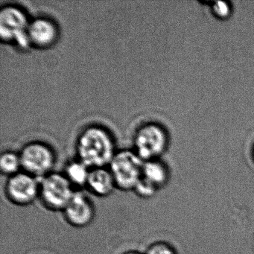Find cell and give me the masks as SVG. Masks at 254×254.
<instances>
[{
    "mask_svg": "<svg viewBox=\"0 0 254 254\" xmlns=\"http://www.w3.org/2000/svg\"><path fill=\"white\" fill-rule=\"evenodd\" d=\"M38 178L27 172H19L10 177L5 186L8 198L17 205L26 206L40 196Z\"/></svg>",
    "mask_w": 254,
    "mask_h": 254,
    "instance_id": "obj_7",
    "label": "cell"
},
{
    "mask_svg": "<svg viewBox=\"0 0 254 254\" xmlns=\"http://www.w3.org/2000/svg\"><path fill=\"white\" fill-rule=\"evenodd\" d=\"M143 165V160L132 151L116 154L110 164V171L117 187L124 191L134 190L142 178Z\"/></svg>",
    "mask_w": 254,
    "mask_h": 254,
    "instance_id": "obj_2",
    "label": "cell"
},
{
    "mask_svg": "<svg viewBox=\"0 0 254 254\" xmlns=\"http://www.w3.org/2000/svg\"><path fill=\"white\" fill-rule=\"evenodd\" d=\"M145 254H178V253L170 244L165 242H157L152 244L148 248Z\"/></svg>",
    "mask_w": 254,
    "mask_h": 254,
    "instance_id": "obj_14",
    "label": "cell"
},
{
    "mask_svg": "<svg viewBox=\"0 0 254 254\" xmlns=\"http://www.w3.org/2000/svg\"><path fill=\"white\" fill-rule=\"evenodd\" d=\"M77 151L80 161L88 168H105L114 158V145L109 135L100 127H92L83 132Z\"/></svg>",
    "mask_w": 254,
    "mask_h": 254,
    "instance_id": "obj_1",
    "label": "cell"
},
{
    "mask_svg": "<svg viewBox=\"0 0 254 254\" xmlns=\"http://www.w3.org/2000/svg\"><path fill=\"white\" fill-rule=\"evenodd\" d=\"M87 187L93 194L106 197L113 192L117 186L111 171L105 168H96L90 171Z\"/></svg>",
    "mask_w": 254,
    "mask_h": 254,
    "instance_id": "obj_10",
    "label": "cell"
},
{
    "mask_svg": "<svg viewBox=\"0 0 254 254\" xmlns=\"http://www.w3.org/2000/svg\"><path fill=\"white\" fill-rule=\"evenodd\" d=\"M142 178L158 190L167 184L169 172L163 163L155 160H149L144 162Z\"/></svg>",
    "mask_w": 254,
    "mask_h": 254,
    "instance_id": "obj_11",
    "label": "cell"
},
{
    "mask_svg": "<svg viewBox=\"0 0 254 254\" xmlns=\"http://www.w3.org/2000/svg\"><path fill=\"white\" fill-rule=\"evenodd\" d=\"M29 23L24 13L14 6H7L0 11V38L2 41H16L22 47L29 45Z\"/></svg>",
    "mask_w": 254,
    "mask_h": 254,
    "instance_id": "obj_4",
    "label": "cell"
},
{
    "mask_svg": "<svg viewBox=\"0 0 254 254\" xmlns=\"http://www.w3.org/2000/svg\"><path fill=\"white\" fill-rule=\"evenodd\" d=\"M63 211L66 221L74 227H86L94 218L92 202L87 195L80 191H75Z\"/></svg>",
    "mask_w": 254,
    "mask_h": 254,
    "instance_id": "obj_8",
    "label": "cell"
},
{
    "mask_svg": "<svg viewBox=\"0 0 254 254\" xmlns=\"http://www.w3.org/2000/svg\"><path fill=\"white\" fill-rule=\"evenodd\" d=\"M136 192L141 197H151L154 195L156 191H157L155 187L148 184L143 178H141L140 181L138 183L134 189Z\"/></svg>",
    "mask_w": 254,
    "mask_h": 254,
    "instance_id": "obj_15",
    "label": "cell"
},
{
    "mask_svg": "<svg viewBox=\"0 0 254 254\" xmlns=\"http://www.w3.org/2000/svg\"><path fill=\"white\" fill-rule=\"evenodd\" d=\"M75 192L66 175L50 173L40 182V196L44 204L53 210L63 211Z\"/></svg>",
    "mask_w": 254,
    "mask_h": 254,
    "instance_id": "obj_3",
    "label": "cell"
},
{
    "mask_svg": "<svg viewBox=\"0 0 254 254\" xmlns=\"http://www.w3.org/2000/svg\"><path fill=\"white\" fill-rule=\"evenodd\" d=\"M90 171L82 162H74L66 167V177L72 186H87Z\"/></svg>",
    "mask_w": 254,
    "mask_h": 254,
    "instance_id": "obj_12",
    "label": "cell"
},
{
    "mask_svg": "<svg viewBox=\"0 0 254 254\" xmlns=\"http://www.w3.org/2000/svg\"><path fill=\"white\" fill-rule=\"evenodd\" d=\"M123 254H142L139 252H136V251H129V252L125 253Z\"/></svg>",
    "mask_w": 254,
    "mask_h": 254,
    "instance_id": "obj_17",
    "label": "cell"
},
{
    "mask_svg": "<svg viewBox=\"0 0 254 254\" xmlns=\"http://www.w3.org/2000/svg\"><path fill=\"white\" fill-rule=\"evenodd\" d=\"M28 35L30 43L38 47H46L53 44L57 37V30L52 22L39 18L29 24Z\"/></svg>",
    "mask_w": 254,
    "mask_h": 254,
    "instance_id": "obj_9",
    "label": "cell"
},
{
    "mask_svg": "<svg viewBox=\"0 0 254 254\" xmlns=\"http://www.w3.org/2000/svg\"><path fill=\"white\" fill-rule=\"evenodd\" d=\"M22 167L20 156L12 152H5L0 157V169L5 175H12L19 173Z\"/></svg>",
    "mask_w": 254,
    "mask_h": 254,
    "instance_id": "obj_13",
    "label": "cell"
},
{
    "mask_svg": "<svg viewBox=\"0 0 254 254\" xmlns=\"http://www.w3.org/2000/svg\"><path fill=\"white\" fill-rule=\"evenodd\" d=\"M212 11L219 18H226L230 14V5L227 2H214L212 5Z\"/></svg>",
    "mask_w": 254,
    "mask_h": 254,
    "instance_id": "obj_16",
    "label": "cell"
},
{
    "mask_svg": "<svg viewBox=\"0 0 254 254\" xmlns=\"http://www.w3.org/2000/svg\"><path fill=\"white\" fill-rule=\"evenodd\" d=\"M166 132L157 125H147L136 133V154L144 162L155 160L166 149Z\"/></svg>",
    "mask_w": 254,
    "mask_h": 254,
    "instance_id": "obj_5",
    "label": "cell"
},
{
    "mask_svg": "<svg viewBox=\"0 0 254 254\" xmlns=\"http://www.w3.org/2000/svg\"><path fill=\"white\" fill-rule=\"evenodd\" d=\"M20 158L25 172L37 178L49 175L54 164V155L51 150L38 142L29 144L23 148Z\"/></svg>",
    "mask_w": 254,
    "mask_h": 254,
    "instance_id": "obj_6",
    "label": "cell"
}]
</instances>
